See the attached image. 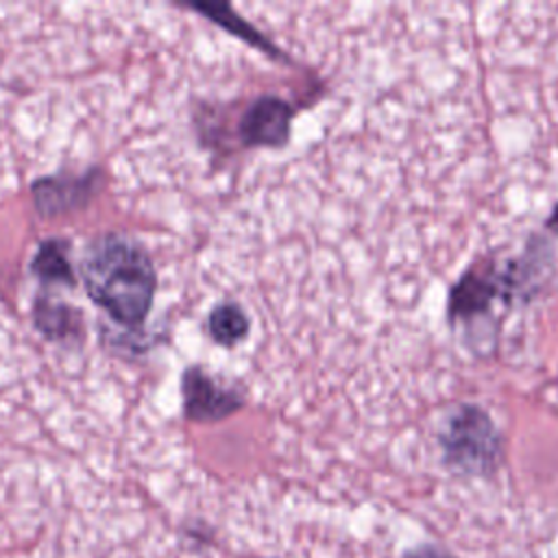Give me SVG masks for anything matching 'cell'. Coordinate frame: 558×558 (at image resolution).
I'll list each match as a JSON object with an SVG mask.
<instances>
[{
  "label": "cell",
  "instance_id": "6da1fadb",
  "mask_svg": "<svg viewBox=\"0 0 558 558\" xmlns=\"http://www.w3.org/2000/svg\"><path fill=\"white\" fill-rule=\"evenodd\" d=\"M81 279L87 296L116 323L137 329L144 325L157 290L150 255L120 233L96 235L83 253Z\"/></svg>",
  "mask_w": 558,
  "mask_h": 558
},
{
  "label": "cell",
  "instance_id": "ba28073f",
  "mask_svg": "<svg viewBox=\"0 0 558 558\" xmlns=\"http://www.w3.org/2000/svg\"><path fill=\"white\" fill-rule=\"evenodd\" d=\"M211 338L222 347H235L248 333V318L235 303H220L207 318Z\"/></svg>",
  "mask_w": 558,
  "mask_h": 558
},
{
  "label": "cell",
  "instance_id": "52a82bcc",
  "mask_svg": "<svg viewBox=\"0 0 558 558\" xmlns=\"http://www.w3.org/2000/svg\"><path fill=\"white\" fill-rule=\"evenodd\" d=\"M31 270L44 281L54 286L74 288L76 277L68 257V244L63 240H44L37 246V253L33 257Z\"/></svg>",
  "mask_w": 558,
  "mask_h": 558
},
{
  "label": "cell",
  "instance_id": "8fae6325",
  "mask_svg": "<svg viewBox=\"0 0 558 558\" xmlns=\"http://www.w3.org/2000/svg\"><path fill=\"white\" fill-rule=\"evenodd\" d=\"M549 227H551L554 231H558V207L554 209V214H551V218H549Z\"/></svg>",
  "mask_w": 558,
  "mask_h": 558
},
{
  "label": "cell",
  "instance_id": "7a4b0ae2",
  "mask_svg": "<svg viewBox=\"0 0 558 558\" xmlns=\"http://www.w3.org/2000/svg\"><path fill=\"white\" fill-rule=\"evenodd\" d=\"M445 460L460 473L480 475L493 471L499 451L497 429L490 418L475 408L458 410L440 436Z\"/></svg>",
  "mask_w": 558,
  "mask_h": 558
},
{
  "label": "cell",
  "instance_id": "277c9868",
  "mask_svg": "<svg viewBox=\"0 0 558 558\" xmlns=\"http://www.w3.org/2000/svg\"><path fill=\"white\" fill-rule=\"evenodd\" d=\"M292 109L279 98H259L242 116L240 135L244 144L279 146L288 140Z\"/></svg>",
  "mask_w": 558,
  "mask_h": 558
},
{
  "label": "cell",
  "instance_id": "30bf717a",
  "mask_svg": "<svg viewBox=\"0 0 558 558\" xmlns=\"http://www.w3.org/2000/svg\"><path fill=\"white\" fill-rule=\"evenodd\" d=\"M401 558H456V556L449 554L447 549L438 547V545L423 543V545H416V547H412V549H405Z\"/></svg>",
  "mask_w": 558,
  "mask_h": 558
},
{
  "label": "cell",
  "instance_id": "3957f363",
  "mask_svg": "<svg viewBox=\"0 0 558 558\" xmlns=\"http://www.w3.org/2000/svg\"><path fill=\"white\" fill-rule=\"evenodd\" d=\"M183 412L190 421H218L242 405L235 390L220 386L203 368L190 366L181 377Z\"/></svg>",
  "mask_w": 558,
  "mask_h": 558
},
{
  "label": "cell",
  "instance_id": "9c48e42d",
  "mask_svg": "<svg viewBox=\"0 0 558 558\" xmlns=\"http://www.w3.org/2000/svg\"><path fill=\"white\" fill-rule=\"evenodd\" d=\"M490 299H493L490 281L475 275H466L451 292L449 312L451 316H471L473 312L484 310Z\"/></svg>",
  "mask_w": 558,
  "mask_h": 558
},
{
  "label": "cell",
  "instance_id": "8992f818",
  "mask_svg": "<svg viewBox=\"0 0 558 558\" xmlns=\"http://www.w3.org/2000/svg\"><path fill=\"white\" fill-rule=\"evenodd\" d=\"M33 323L39 333L52 342H72L83 336L81 310L63 301L39 296L33 305Z\"/></svg>",
  "mask_w": 558,
  "mask_h": 558
},
{
  "label": "cell",
  "instance_id": "5b68a950",
  "mask_svg": "<svg viewBox=\"0 0 558 558\" xmlns=\"http://www.w3.org/2000/svg\"><path fill=\"white\" fill-rule=\"evenodd\" d=\"M100 177L85 174V177H48L33 183V198L44 216H57L72 207H81L89 201V196L98 190Z\"/></svg>",
  "mask_w": 558,
  "mask_h": 558
}]
</instances>
